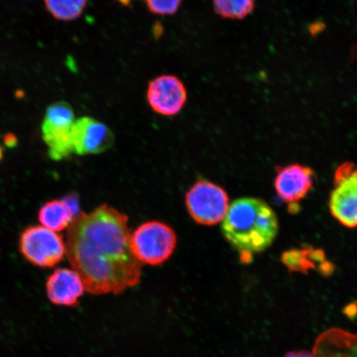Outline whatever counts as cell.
<instances>
[{"label":"cell","mask_w":357,"mask_h":357,"mask_svg":"<svg viewBox=\"0 0 357 357\" xmlns=\"http://www.w3.org/2000/svg\"><path fill=\"white\" fill-rule=\"evenodd\" d=\"M128 218L102 204L82 213L68 227L66 255L93 296H115L141 282L142 263L130 249Z\"/></svg>","instance_id":"obj_1"},{"label":"cell","mask_w":357,"mask_h":357,"mask_svg":"<svg viewBox=\"0 0 357 357\" xmlns=\"http://www.w3.org/2000/svg\"><path fill=\"white\" fill-rule=\"evenodd\" d=\"M222 231L227 242L239 252L240 261L247 264L254 254L264 252L274 242L279 222L265 201L242 198L230 205L223 218Z\"/></svg>","instance_id":"obj_2"},{"label":"cell","mask_w":357,"mask_h":357,"mask_svg":"<svg viewBox=\"0 0 357 357\" xmlns=\"http://www.w3.org/2000/svg\"><path fill=\"white\" fill-rule=\"evenodd\" d=\"M176 235L162 222L149 221L133 231L130 249L138 261L151 266L162 264L175 251Z\"/></svg>","instance_id":"obj_3"},{"label":"cell","mask_w":357,"mask_h":357,"mask_svg":"<svg viewBox=\"0 0 357 357\" xmlns=\"http://www.w3.org/2000/svg\"><path fill=\"white\" fill-rule=\"evenodd\" d=\"M75 121L73 107L67 102H56L48 107L42 131L49 156L53 160H61L75 153L73 134Z\"/></svg>","instance_id":"obj_4"},{"label":"cell","mask_w":357,"mask_h":357,"mask_svg":"<svg viewBox=\"0 0 357 357\" xmlns=\"http://www.w3.org/2000/svg\"><path fill=\"white\" fill-rule=\"evenodd\" d=\"M190 215L199 225L213 226L225 218L229 198L220 185L206 180H199L185 195Z\"/></svg>","instance_id":"obj_5"},{"label":"cell","mask_w":357,"mask_h":357,"mask_svg":"<svg viewBox=\"0 0 357 357\" xmlns=\"http://www.w3.org/2000/svg\"><path fill=\"white\" fill-rule=\"evenodd\" d=\"M22 255L34 266L53 267L63 260L66 248L62 236L43 226H31L20 240Z\"/></svg>","instance_id":"obj_6"},{"label":"cell","mask_w":357,"mask_h":357,"mask_svg":"<svg viewBox=\"0 0 357 357\" xmlns=\"http://www.w3.org/2000/svg\"><path fill=\"white\" fill-rule=\"evenodd\" d=\"M334 190L329 199L330 212L342 225L357 227V166L347 162L337 169Z\"/></svg>","instance_id":"obj_7"},{"label":"cell","mask_w":357,"mask_h":357,"mask_svg":"<svg viewBox=\"0 0 357 357\" xmlns=\"http://www.w3.org/2000/svg\"><path fill=\"white\" fill-rule=\"evenodd\" d=\"M146 99L155 113L174 116L184 108L187 89L184 83L175 75H162L149 83Z\"/></svg>","instance_id":"obj_8"},{"label":"cell","mask_w":357,"mask_h":357,"mask_svg":"<svg viewBox=\"0 0 357 357\" xmlns=\"http://www.w3.org/2000/svg\"><path fill=\"white\" fill-rule=\"evenodd\" d=\"M73 134L74 151L79 155L104 153L115 140L113 132L105 124L91 117L75 120Z\"/></svg>","instance_id":"obj_9"},{"label":"cell","mask_w":357,"mask_h":357,"mask_svg":"<svg viewBox=\"0 0 357 357\" xmlns=\"http://www.w3.org/2000/svg\"><path fill=\"white\" fill-rule=\"evenodd\" d=\"M314 172L300 164L276 167L275 189L284 203L294 204L305 199L314 185Z\"/></svg>","instance_id":"obj_10"},{"label":"cell","mask_w":357,"mask_h":357,"mask_svg":"<svg viewBox=\"0 0 357 357\" xmlns=\"http://www.w3.org/2000/svg\"><path fill=\"white\" fill-rule=\"evenodd\" d=\"M86 291L83 280L77 271L59 268L49 276L47 294L53 305L69 307L79 306V300Z\"/></svg>","instance_id":"obj_11"},{"label":"cell","mask_w":357,"mask_h":357,"mask_svg":"<svg viewBox=\"0 0 357 357\" xmlns=\"http://www.w3.org/2000/svg\"><path fill=\"white\" fill-rule=\"evenodd\" d=\"M314 357H357V334L340 328H332L316 338Z\"/></svg>","instance_id":"obj_12"},{"label":"cell","mask_w":357,"mask_h":357,"mask_svg":"<svg viewBox=\"0 0 357 357\" xmlns=\"http://www.w3.org/2000/svg\"><path fill=\"white\" fill-rule=\"evenodd\" d=\"M281 260L292 271L307 273V271L316 269L317 265H319V270L324 275H330L333 271L331 263L326 261L324 251L312 247L285 252Z\"/></svg>","instance_id":"obj_13"},{"label":"cell","mask_w":357,"mask_h":357,"mask_svg":"<svg viewBox=\"0 0 357 357\" xmlns=\"http://www.w3.org/2000/svg\"><path fill=\"white\" fill-rule=\"evenodd\" d=\"M38 218L44 227L53 231L66 229L74 220L73 212L62 199L48 201L40 208Z\"/></svg>","instance_id":"obj_14"},{"label":"cell","mask_w":357,"mask_h":357,"mask_svg":"<svg viewBox=\"0 0 357 357\" xmlns=\"http://www.w3.org/2000/svg\"><path fill=\"white\" fill-rule=\"evenodd\" d=\"M213 6L222 19L243 20L255 10L256 0H213Z\"/></svg>","instance_id":"obj_15"},{"label":"cell","mask_w":357,"mask_h":357,"mask_svg":"<svg viewBox=\"0 0 357 357\" xmlns=\"http://www.w3.org/2000/svg\"><path fill=\"white\" fill-rule=\"evenodd\" d=\"M47 10L57 20L79 19L87 7L88 0H44Z\"/></svg>","instance_id":"obj_16"},{"label":"cell","mask_w":357,"mask_h":357,"mask_svg":"<svg viewBox=\"0 0 357 357\" xmlns=\"http://www.w3.org/2000/svg\"><path fill=\"white\" fill-rule=\"evenodd\" d=\"M147 8L156 15H173L180 8L183 0H144Z\"/></svg>","instance_id":"obj_17"},{"label":"cell","mask_w":357,"mask_h":357,"mask_svg":"<svg viewBox=\"0 0 357 357\" xmlns=\"http://www.w3.org/2000/svg\"><path fill=\"white\" fill-rule=\"evenodd\" d=\"M62 200L67 204V206L69 207L70 211L73 212L74 220L75 218H77L80 213V207H79V196L75 194H70L65 196Z\"/></svg>","instance_id":"obj_18"},{"label":"cell","mask_w":357,"mask_h":357,"mask_svg":"<svg viewBox=\"0 0 357 357\" xmlns=\"http://www.w3.org/2000/svg\"><path fill=\"white\" fill-rule=\"evenodd\" d=\"M284 357H314L312 351L302 350L298 351H289Z\"/></svg>","instance_id":"obj_19"},{"label":"cell","mask_w":357,"mask_h":357,"mask_svg":"<svg viewBox=\"0 0 357 357\" xmlns=\"http://www.w3.org/2000/svg\"><path fill=\"white\" fill-rule=\"evenodd\" d=\"M350 58L352 61H357V44L354 45L350 49Z\"/></svg>","instance_id":"obj_20"},{"label":"cell","mask_w":357,"mask_h":357,"mask_svg":"<svg viewBox=\"0 0 357 357\" xmlns=\"http://www.w3.org/2000/svg\"><path fill=\"white\" fill-rule=\"evenodd\" d=\"M3 158V150H2V147L0 146V160H1Z\"/></svg>","instance_id":"obj_21"}]
</instances>
